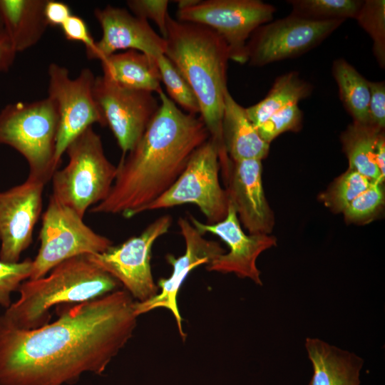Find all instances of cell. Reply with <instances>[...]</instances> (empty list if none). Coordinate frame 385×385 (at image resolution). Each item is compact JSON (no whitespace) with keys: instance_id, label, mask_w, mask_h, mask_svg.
I'll return each instance as SVG.
<instances>
[{"instance_id":"1","label":"cell","mask_w":385,"mask_h":385,"mask_svg":"<svg viewBox=\"0 0 385 385\" xmlns=\"http://www.w3.org/2000/svg\"><path fill=\"white\" fill-rule=\"evenodd\" d=\"M135 302L116 289L41 327L1 332L0 385H63L101 374L134 332Z\"/></svg>"},{"instance_id":"2","label":"cell","mask_w":385,"mask_h":385,"mask_svg":"<svg viewBox=\"0 0 385 385\" xmlns=\"http://www.w3.org/2000/svg\"><path fill=\"white\" fill-rule=\"evenodd\" d=\"M158 95V110L133 149L122 155L108 196L91 212L126 218L141 213L172 186L210 137L200 115L180 110L163 91Z\"/></svg>"},{"instance_id":"3","label":"cell","mask_w":385,"mask_h":385,"mask_svg":"<svg viewBox=\"0 0 385 385\" xmlns=\"http://www.w3.org/2000/svg\"><path fill=\"white\" fill-rule=\"evenodd\" d=\"M164 38L165 55L192 88L210 137L224 148L222 118L230 59L226 43L207 26L180 21L170 15Z\"/></svg>"},{"instance_id":"4","label":"cell","mask_w":385,"mask_h":385,"mask_svg":"<svg viewBox=\"0 0 385 385\" xmlns=\"http://www.w3.org/2000/svg\"><path fill=\"white\" fill-rule=\"evenodd\" d=\"M120 283L90 260L88 255L68 259L47 277L24 281L19 299L0 317V333L31 330L49 323L55 305L83 303L111 293Z\"/></svg>"},{"instance_id":"5","label":"cell","mask_w":385,"mask_h":385,"mask_svg":"<svg viewBox=\"0 0 385 385\" xmlns=\"http://www.w3.org/2000/svg\"><path fill=\"white\" fill-rule=\"evenodd\" d=\"M58 126L57 106L48 96L9 103L0 111V144L19 152L28 163L29 176L46 184L58 167L55 161Z\"/></svg>"},{"instance_id":"6","label":"cell","mask_w":385,"mask_h":385,"mask_svg":"<svg viewBox=\"0 0 385 385\" xmlns=\"http://www.w3.org/2000/svg\"><path fill=\"white\" fill-rule=\"evenodd\" d=\"M65 153L68 163L53 174L51 195L83 217L108 196L117 168L106 156L101 138L92 126L73 139Z\"/></svg>"},{"instance_id":"7","label":"cell","mask_w":385,"mask_h":385,"mask_svg":"<svg viewBox=\"0 0 385 385\" xmlns=\"http://www.w3.org/2000/svg\"><path fill=\"white\" fill-rule=\"evenodd\" d=\"M218 143L210 137L190 157L185 168L163 194L145 206V211L166 209L185 204L195 205L205 216L207 224L225 219L228 210L226 190L220 183Z\"/></svg>"},{"instance_id":"8","label":"cell","mask_w":385,"mask_h":385,"mask_svg":"<svg viewBox=\"0 0 385 385\" xmlns=\"http://www.w3.org/2000/svg\"><path fill=\"white\" fill-rule=\"evenodd\" d=\"M39 240L29 279L45 277L68 259L102 253L113 245L111 240L93 231L83 217L52 195L42 216Z\"/></svg>"},{"instance_id":"9","label":"cell","mask_w":385,"mask_h":385,"mask_svg":"<svg viewBox=\"0 0 385 385\" xmlns=\"http://www.w3.org/2000/svg\"><path fill=\"white\" fill-rule=\"evenodd\" d=\"M274 12L272 5L259 0H199L192 6L178 9L176 19L210 28L226 43L230 60L245 63L251 34L271 21Z\"/></svg>"},{"instance_id":"10","label":"cell","mask_w":385,"mask_h":385,"mask_svg":"<svg viewBox=\"0 0 385 385\" xmlns=\"http://www.w3.org/2000/svg\"><path fill=\"white\" fill-rule=\"evenodd\" d=\"M48 97L57 106L59 126L55 161L59 166L68 145L93 124L106 123L94 99L95 76L89 68H83L78 77L71 78L68 70L56 63L48 68Z\"/></svg>"},{"instance_id":"11","label":"cell","mask_w":385,"mask_h":385,"mask_svg":"<svg viewBox=\"0 0 385 385\" xmlns=\"http://www.w3.org/2000/svg\"><path fill=\"white\" fill-rule=\"evenodd\" d=\"M172 222L170 215H162L139 235L112 245L102 253L88 256L122 284L136 302L146 301L159 292L151 271V248L157 239L168 232Z\"/></svg>"},{"instance_id":"12","label":"cell","mask_w":385,"mask_h":385,"mask_svg":"<svg viewBox=\"0 0 385 385\" xmlns=\"http://www.w3.org/2000/svg\"><path fill=\"white\" fill-rule=\"evenodd\" d=\"M343 20L319 21L291 14L287 17L259 26L246 46L252 66L296 57L313 48L342 23Z\"/></svg>"},{"instance_id":"13","label":"cell","mask_w":385,"mask_h":385,"mask_svg":"<svg viewBox=\"0 0 385 385\" xmlns=\"http://www.w3.org/2000/svg\"><path fill=\"white\" fill-rule=\"evenodd\" d=\"M93 94L125 155L143 135L160 102L153 93L122 86L103 76L95 78Z\"/></svg>"},{"instance_id":"14","label":"cell","mask_w":385,"mask_h":385,"mask_svg":"<svg viewBox=\"0 0 385 385\" xmlns=\"http://www.w3.org/2000/svg\"><path fill=\"white\" fill-rule=\"evenodd\" d=\"M178 224L185 241V252L178 258L167 256L168 261L173 266L171 275L159 280L158 286L160 291L155 296L142 302H135V312L138 317L156 308L170 310L175 319L180 336L185 341L187 336L183 329V319L177 299L180 289L192 270L202 265H209L225 253V250L217 242L205 238L188 218L180 217Z\"/></svg>"},{"instance_id":"15","label":"cell","mask_w":385,"mask_h":385,"mask_svg":"<svg viewBox=\"0 0 385 385\" xmlns=\"http://www.w3.org/2000/svg\"><path fill=\"white\" fill-rule=\"evenodd\" d=\"M46 183L28 176L21 184L0 192V260L14 263L31 245L42 210Z\"/></svg>"},{"instance_id":"16","label":"cell","mask_w":385,"mask_h":385,"mask_svg":"<svg viewBox=\"0 0 385 385\" xmlns=\"http://www.w3.org/2000/svg\"><path fill=\"white\" fill-rule=\"evenodd\" d=\"M188 219L202 234L208 232L217 235L228 246V252L220 255L206 265L208 271L233 273L240 278L250 279L257 285H262L257 260L261 253L276 245L277 240L274 236L247 235L230 203L225 219L217 223H203L192 215H189Z\"/></svg>"},{"instance_id":"17","label":"cell","mask_w":385,"mask_h":385,"mask_svg":"<svg viewBox=\"0 0 385 385\" xmlns=\"http://www.w3.org/2000/svg\"><path fill=\"white\" fill-rule=\"evenodd\" d=\"M102 29L101 38L86 52L89 59L102 60L119 50H135L157 58L165 54V39L151 27L148 21L126 9L108 5L94 10Z\"/></svg>"},{"instance_id":"18","label":"cell","mask_w":385,"mask_h":385,"mask_svg":"<svg viewBox=\"0 0 385 385\" xmlns=\"http://www.w3.org/2000/svg\"><path fill=\"white\" fill-rule=\"evenodd\" d=\"M222 172L227 179L229 203L234 207L240 224L249 234L270 235L274 217L263 188L262 160H230Z\"/></svg>"},{"instance_id":"19","label":"cell","mask_w":385,"mask_h":385,"mask_svg":"<svg viewBox=\"0 0 385 385\" xmlns=\"http://www.w3.org/2000/svg\"><path fill=\"white\" fill-rule=\"evenodd\" d=\"M305 349L313 370L308 385H360L364 361L356 354L311 337Z\"/></svg>"},{"instance_id":"20","label":"cell","mask_w":385,"mask_h":385,"mask_svg":"<svg viewBox=\"0 0 385 385\" xmlns=\"http://www.w3.org/2000/svg\"><path fill=\"white\" fill-rule=\"evenodd\" d=\"M222 137L225 150L232 161L264 159L270 144L264 141L247 118L245 109L229 91L225 97L222 118Z\"/></svg>"},{"instance_id":"21","label":"cell","mask_w":385,"mask_h":385,"mask_svg":"<svg viewBox=\"0 0 385 385\" xmlns=\"http://www.w3.org/2000/svg\"><path fill=\"white\" fill-rule=\"evenodd\" d=\"M46 0H0V21L14 49L36 45L48 26L44 16Z\"/></svg>"},{"instance_id":"22","label":"cell","mask_w":385,"mask_h":385,"mask_svg":"<svg viewBox=\"0 0 385 385\" xmlns=\"http://www.w3.org/2000/svg\"><path fill=\"white\" fill-rule=\"evenodd\" d=\"M103 76L129 88L158 94L163 91L156 58L135 50L113 53L101 60Z\"/></svg>"},{"instance_id":"23","label":"cell","mask_w":385,"mask_h":385,"mask_svg":"<svg viewBox=\"0 0 385 385\" xmlns=\"http://www.w3.org/2000/svg\"><path fill=\"white\" fill-rule=\"evenodd\" d=\"M312 91V86L295 72H289L279 76L265 98L257 103L245 108V113L255 126L257 128L274 113L307 98Z\"/></svg>"},{"instance_id":"24","label":"cell","mask_w":385,"mask_h":385,"mask_svg":"<svg viewBox=\"0 0 385 385\" xmlns=\"http://www.w3.org/2000/svg\"><path fill=\"white\" fill-rule=\"evenodd\" d=\"M380 130L369 124L353 121L342 135L343 150L349 168L374 182L384 183L375 162L374 150Z\"/></svg>"},{"instance_id":"25","label":"cell","mask_w":385,"mask_h":385,"mask_svg":"<svg viewBox=\"0 0 385 385\" xmlns=\"http://www.w3.org/2000/svg\"><path fill=\"white\" fill-rule=\"evenodd\" d=\"M332 73L341 100L354 121L369 124V81L343 58L334 61Z\"/></svg>"},{"instance_id":"26","label":"cell","mask_w":385,"mask_h":385,"mask_svg":"<svg viewBox=\"0 0 385 385\" xmlns=\"http://www.w3.org/2000/svg\"><path fill=\"white\" fill-rule=\"evenodd\" d=\"M364 1L359 0H291L292 14L319 21L356 19Z\"/></svg>"},{"instance_id":"27","label":"cell","mask_w":385,"mask_h":385,"mask_svg":"<svg viewBox=\"0 0 385 385\" xmlns=\"http://www.w3.org/2000/svg\"><path fill=\"white\" fill-rule=\"evenodd\" d=\"M156 61L161 82L164 83L168 97L184 112L200 115L197 98L180 71L165 54L159 56Z\"/></svg>"},{"instance_id":"28","label":"cell","mask_w":385,"mask_h":385,"mask_svg":"<svg viewBox=\"0 0 385 385\" xmlns=\"http://www.w3.org/2000/svg\"><path fill=\"white\" fill-rule=\"evenodd\" d=\"M374 181L357 171L348 168L323 194L324 205L335 212H343L346 207Z\"/></svg>"},{"instance_id":"29","label":"cell","mask_w":385,"mask_h":385,"mask_svg":"<svg viewBox=\"0 0 385 385\" xmlns=\"http://www.w3.org/2000/svg\"><path fill=\"white\" fill-rule=\"evenodd\" d=\"M361 27L373 40V51L379 64L385 66V1H364L356 17Z\"/></svg>"},{"instance_id":"30","label":"cell","mask_w":385,"mask_h":385,"mask_svg":"<svg viewBox=\"0 0 385 385\" xmlns=\"http://www.w3.org/2000/svg\"><path fill=\"white\" fill-rule=\"evenodd\" d=\"M384 183L372 182L343 211L349 222H365L371 220L384 204Z\"/></svg>"},{"instance_id":"31","label":"cell","mask_w":385,"mask_h":385,"mask_svg":"<svg viewBox=\"0 0 385 385\" xmlns=\"http://www.w3.org/2000/svg\"><path fill=\"white\" fill-rule=\"evenodd\" d=\"M303 114L298 104L289 106L272 115L256 128L262 139L270 143L279 135L287 131H297L302 127Z\"/></svg>"},{"instance_id":"32","label":"cell","mask_w":385,"mask_h":385,"mask_svg":"<svg viewBox=\"0 0 385 385\" xmlns=\"http://www.w3.org/2000/svg\"><path fill=\"white\" fill-rule=\"evenodd\" d=\"M32 260L10 263L0 260V305L7 309L11 304V295L29 279Z\"/></svg>"},{"instance_id":"33","label":"cell","mask_w":385,"mask_h":385,"mask_svg":"<svg viewBox=\"0 0 385 385\" xmlns=\"http://www.w3.org/2000/svg\"><path fill=\"white\" fill-rule=\"evenodd\" d=\"M127 6L133 15L152 20L158 27L162 36L166 34L167 19L169 16L168 0H128Z\"/></svg>"},{"instance_id":"34","label":"cell","mask_w":385,"mask_h":385,"mask_svg":"<svg viewBox=\"0 0 385 385\" xmlns=\"http://www.w3.org/2000/svg\"><path fill=\"white\" fill-rule=\"evenodd\" d=\"M369 104V124L380 130L385 127V83L371 82Z\"/></svg>"},{"instance_id":"35","label":"cell","mask_w":385,"mask_h":385,"mask_svg":"<svg viewBox=\"0 0 385 385\" xmlns=\"http://www.w3.org/2000/svg\"><path fill=\"white\" fill-rule=\"evenodd\" d=\"M61 28L67 40L83 43L86 52L94 48L96 41L93 40L86 23L80 16L72 14Z\"/></svg>"},{"instance_id":"36","label":"cell","mask_w":385,"mask_h":385,"mask_svg":"<svg viewBox=\"0 0 385 385\" xmlns=\"http://www.w3.org/2000/svg\"><path fill=\"white\" fill-rule=\"evenodd\" d=\"M72 15L69 6L56 0H46L44 16L48 26H61Z\"/></svg>"},{"instance_id":"37","label":"cell","mask_w":385,"mask_h":385,"mask_svg":"<svg viewBox=\"0 0 385 385\" xmlns=\"http://www.w3.org/2000/svg\"><path fill=\"white\" fill-rule=\"evenodd\" d=\"M16 52L14 51L0 21V72H7L12 66Z\"/></svg>"},{"instance_id":"38","label":"cell","mask_w":385,"mask_h":385,"mask_svg":"<svg viewBox=\"0 0 385 385\" xmlns=\"http://www.w3.org/2000/svg\"><path fill=\"white\" fill-rule=\"evenodd\" d=\"M375 162L379 168L382 178H385V138L384 131L381 132L377 139L375 150Z\"/></svg>"},{"instance_id":"39","label":"cell","mask_w":385,"mask_h":385,"mask_svg":"<svg viewBox=\"0 0 385 385\" xmlns=\"http://www.w3.org/2000/svg\"><path fill=\"white\" fill-rule=\"evenodd\" d=\"M199 0H178L176 1L178 9H185L195 5Z\"/></svg>"}]
</instances>
